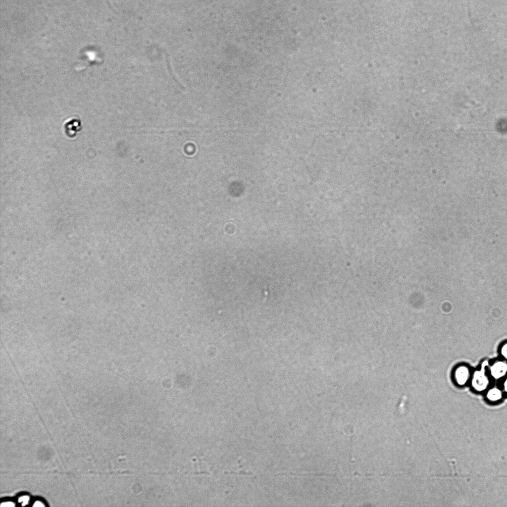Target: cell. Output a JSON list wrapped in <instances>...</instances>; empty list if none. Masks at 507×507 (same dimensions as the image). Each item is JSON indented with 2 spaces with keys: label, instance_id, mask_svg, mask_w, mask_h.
Masks as SVG:
<instances>
[{
  "label": "cell",
  "instance_id": "cell-1",
  "mask_svg": "<svg viewBox=\"0 0 507 507\" xmlns=\"http://www.w3.org/2000/svg\"><path fill=\"white\" fill-rule=\"evenodd\" d=\"M489 365L488 360H484L481 364L480 367L474 371L470 380L472 388L477 391L482 392L489 387L490 379L487 374V367Z\"/></svg>",
  "mask_w": 507,
  "mask_h": 507
},
{
  "label": "cell",
  "instance_id": "cell-2",
  "mask_svg": "<svg viewBox=\"0 0 507 507\" xmlns=\"http://www.w3.org/2000/svg\"><path fill=\"white\" fill-rule=\"evenodd\" d=\"M489 376L493 380L498 381L504 379L507 375V360H497L487 367Z\"/></svg>",
  "mask_w": 507,
  "mask_h": 507
},
{
  "label": "cell",
  "instance_id": "cell-3",
  "mask_svg": "<svg viewBox=\"0 0 507 507\" xmlns=\"http://www.w3.org/2000/svg\"><path fill=\"white\" fill-rule=\"evenodd\" d=\"M471 374L469 368L464 365L461 364L456 366L453 372V378L456 384L463 386L467 384L470 380Z\"/></svg>",
  "mask_w": 507,
  "mask_h": 507
},
{
  "label": "cell",
  "instance_id": "cell-4",
  "mask_svg": "<svg viewBox=\"0 0 507 507\" xmlns=\"http://www.w3.org/2000/svg\"><path fill=\"white\" fill-rule=\"evenodd\" d=\"M63 128L67 137L74 138L82 129L81 121L77 118H71L66 121Z\"/></svg>",
  "mask_w": 507,
  "mask_h": 507
},
{
  "label": "cell",
  "instance_id": "cell-5",
  "mask_svg": "<svg viewBox=\"0 0 507 507\" xmlns=\"http://www.w3.org/2000/svg\"><path fill=\"white\" fill-rule=\"evenodd\" d=\"M502 392L497 387L490 388L487 393V398L491 401H496L501 399Z\"/></svg>",
  "mask_w": 507,
  "mask_h": 507
},
{
  "label": "cell",
  "instance_id": "cell-6",
  "mask_svg": "<svg viewBox=\"0 0 507 507\" xmlns=\"http://www.w3.org/2000/svg\"><path fill=\"white\" fill-rule=\"evenodd\" d=\"M500 354L505 360H507V342L501 345L500 348Z\"/></svg>",
  "mask_w": 507,
  "mask_h": 507
},
{
  "label": "cell",
  "instance_id": "cell-7",
  "mask_svg": "<svg viewBox=\"0 0 507 507\" xmlns=\"http://www.w3.org/2000/svg\"><path fill=\"white\" fill-rule=\"evenodd\" d=\"M29 498L27 496H23L20 497L18 499L19 503L21 504L22 506H25L29 502Z\"/></svg>",
  "mask_w": 507,
  "mask_h": 507
},
{
  "label": "cell",
  "instance_id": "cell-8",
  "mask_svg": "<svg viewBox=\"0 0 507 507\" xmlns=\"http://www.w3.org/2000/svg\"><path fill=\"white\" fill-rule=\"evenodd\" d=\"M14 506H15L14 504L12 502H10L2 503L0 505V507H14Z\"/></svg>",
  "mask_w": 507,
  "mask_h": 507
},
{
  "label": "cell",
  "instance_id": "cell-9",
  "mask_svg": "<svg viewBox=\"0 0 507 507\" xmlns=\"http://www.w3.org/2000/svg\"><path fill=\"white\" fill-rule=\"evenodd\" d=\"M502 384L505 391L507 393V375L504 378Z\"/></svg>",
  "mask_w": 507,
  "mask_h": 507
},
{
  "label": "cell",
  "instance_id": "cell-10",
  "mask_svg": "<svg viewBox=\"0 0 507 507\" xmlns=\"http://www.w3.org/2000/svg\"><path fill=\"white\" fill-rule=\"evenodd\" d=\"M33 506L35 507H41L44 506V505L41 502L39 501H36L34 503Z\"/></svg>",
  "mask_w": 507,
  "mask_h": 507
}]
</instances>
